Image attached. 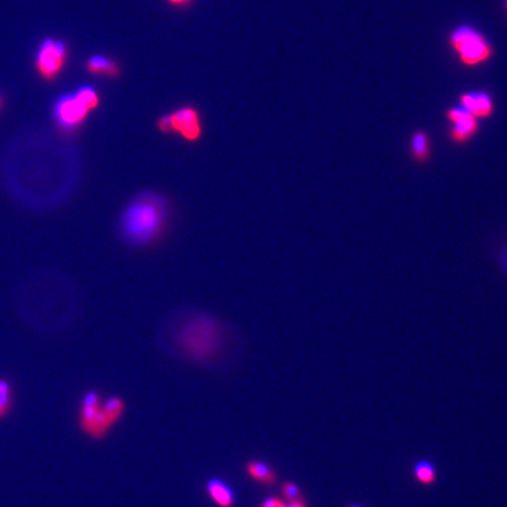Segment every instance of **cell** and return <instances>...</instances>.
I'll list each match as a JSON object with an SVG mask.
<instances>
[{
    "label": "cell",
    "instance_id": "8",
    "mask_svg": "<svg viewBox=\"0 0 507 507\" xmlns=\"http://www.w3.org/2000/svg\"><path fill=\"white\" fill-rule=\"evenodd\" d=\"M90 110L88 105L77 94L72 97L63 98L61 100L58 101L56 117L59 124L63 127H74L85 120Z\"/></svg>",
    "mask_w": 507,
    "mask_h": 507
},
{
    "label": "cell",
    "instance_id": "6",
    "mask_svg": "<svg viewBox=\"0 0 507 507\" xmlns=\"http://www.w3.org/2000/svg\"><path fill=\"white\" fill-rule=\"evenodd\" d=\"M447 120L452 125L450 139L457 145L466 144L478 133L479 124L477 117L463 107H452L446 112Z\"/></svg>",
    "mask_w": 507,
    "mask_h": 507
},
{
    "label": "cell",
    "instance_id": "2",
    "mask_svg": "<svg viewBox=\"0 0 507 507\" xmlns=\"http://www.w3.org/2000/svg\"><path fill=\"white\" fill-rule=\"evenodd\" d=\"M177 347L189 360L207 362L217 355L222 333L217 320L206 315L190 317L175 334Z\"/></svg>",
    "mask_w": 507,
    "mask_h": 507
},
{
    "label": "cell",
    "instance_id": "3",
    "mask_svg": "<svg viewBox=\"0 0 507 507\" xmlns=\"http://www.w3.org/2000/svg\"><path fill=\"white\" fill-rule=\"evenodd\" d=\"M126 404L120 397L108 398L103 403L95 391L85 394L79 409V425L84 434L95 441L106 437L110 429L120 422Z\"/></svg>",
    "mask_w": 507,
    "mask_h": 507
},
{
    "label": "cell",
    "instance_id": "14",
    "mask_svg": "<svg viewBox=\"0 0 507 507\" xmlns=\"http://www.w3.org/2000/svg\"><path fill=\"white\" fill-rule=\"evenodd\" d=\"M414 477L417 481L424 485H430L436 479V470L432 463L427 461H422L414 465Z\"/></svg>",
    "mask_w": 507,
    "mask_h": 507
},
{
    "label": "cell",
    "instance_id": "13",
    "mask_svg": "<svg viewBox=\"0 0 507 507\" xmlns=\"http://www.w3.org/2000/svg\"><path fill=\"white\" fill-rule=\"evenodd\" d=\"M87 68L93 74H106L110 77H115L119 74L117 65L103 57H93L87 61Z\"/></svg>",
    "mask_w": 507,
    "mask_h": 507
},
{
    "label": "cell",
    "instance_id": "16",
    "mask_svg": "<svg viewBox=\"0 0 507 507\" xmlns=\"http://www.w3.org/2000/svg\"><path fill=\"white\" fill-rule=\"evenodd\" d=\"M0 399L12 403L10 384L1 380H0Z\"/></svg>",
    "mask_w": 507,
    "mask_h": 507
},
{
    "label": "cell",
    "instance_id": "20",
    "mask_svg": "<svg viewBox=\"0 0 507 507\" xmlns=\"http://www.w3.org/2000/svg\"><path fill=\"white\" fill-rule=\"evenodd\" d=\"M288 507H307L305 503H304L303 499H300V501H291L288 503Z\"/></svg>",
    "mask_w": 507,
    "mask_h": 507
},
{
    "label": "cell",
    "instance_id": "11",
    "mask_svg": "<svg viewBox=\"0 0 507 507\" xmlns=\"http://www.w3.org/2000/svg\"><path fill=\"white\" fill-rule=\"evenodd\" d=\"M410 154L414 162L427 164L431 159V141L427 132L416 130L410 140Z\"/></svg>",
    "mask_w": 507,
    "mask_h": 507
},
{
    "label": "cell",
    "instance_id": "12",
    "mask_svg": "<svg viewBox=\"0 0 507 507\" xmlns=\"http://www.w3.org/2000/svg\"><path fill=\"white\" fill-rule=\"evenodd\" d=\"M246 472L254 481L264 486H273L277 481L274 469L263 461H248L246 464Z\"/></svg>",
    "mask_w": 507,
    "mask_h": 507
},
{
    "label": "cell",
    "instance_id": "4",
    "mask_svg": "<svg viewBox=\"0 0 507 507\" xmlns=\"http://www.w3.org/2000/svg\"><path fill=\"white\" fill-rule=\"evenodd\" d=\"M450 43L465 66L474 67L490 61L492 47L486 38L471 26H459L451 33Z\"/></svg>",
    "mask_w": 507,
    "mask_h": 507
},
{
    "label": "cell",
    "instance_id": "23",
    "mask_svg": "<svg viewBox=\"0 0 507 507\" xmlns=\"http://www.w3.org/2000/svg\"><path fill=\"white\" fill-rule=\"evenodd\" d=\"M349 507H360V506H357V505H352V506H349Z\"/></svg>",
    "mask_w": 507,
    "mask_h": 507
},
{
    "label": "cell",
    "instance_id": "10",
    "mask_svg": "<svg viewBox=\"0 0 507 507\" xmlns=\"http://www.w3.org/2000/svg\"><path fill=\"white\" fill-rule=\"evenodd\" d=\"M206 490L211 501L219 507H233L235 504V496L231 486L219 478L208 481Z\"/></svg>",
    "mask_w": 507,
    "mask_h": 507
},
{
    "label": "cell",
    "instance_id": "17",
    "mask_svg": "<svg viewBox=\"0 0 507 507\" xmlns=\"http://www.w3.org/2000/svg\"><path fill=\"white\" fill-rule=\"evenodd\" d=\"M284 501H282L281 498L271 497L267 498V499L260 505V507H282Z\"/></svg>",
    "mask_w": 507,
    "mask_h": 507
},
{
    "label": "cell",
    "instance_id": "24",
    "mask_svg": "<svg viewBox=\"0 0 507 507\" xmlns=\"http://www.w3.org/2000/svg\"><path fill=\"white\" fill-rule=\"evenodd\" d=\"M505 5H506V10H507V0L505 1Z\"/></svg>",
    "mask_w": 507,
    "mask_h": 507
},
{
    "label": "cell",
    "instance_id": "7",
    "mask_svg": "<svg viewBox=\"0 0 507 507\" xmlns=\"http://www.w3.org/2000/svg\"><path fill=\"white\" fill-rule=\"evenodd\" d=\"M159 127L164 132H169V130L179 132L187 140L195 141L200 137L201 128L199 117L197 112L190 108H184L170 117L161 119Z\"/></svg>",
    "mask_w": 507,
    "mask_h": 507
},
{
    "label": "cell",
    "instance_id": "19",
    "mask_svg": "<svg viewBox=\"0 0 507 507\" xmlns=\"http://www.w3.org/2000/svg\"><path fill=\"white\" fill-rule=\"evenodd\" d=\"M501 264L503 271H504L505 274L507 275V244L504 249H503V251H501Z\"/></svg>",
    "mask_w": 507,
    "mask_h": 507
},
{
    "label": "cell",
    "instance_id": "15",
    "mask_svg": "<svg viewBox=\"0 0 507 507\" xmlns=\"http://www.w3.org/2000/svg\"><path fill=\"white\" fill-rule=\"evenodd\" d=\"M282 496H283L286 501H288V503L303 499L302 493H300V487L295 485L294 483H291V481H286L282 485Z\"/></svg>",
    "mask_w": 507,
    "mask_h": 507
},
{
    "label": "cell",
    "instance_id": "18",
    "mask_svg": "<svg viewBox=\"0 0 507 507\" xmlns=\"http://www.w3.org/2000/svg\"><path fill=\"white\" fill-rule=\"evenodd\" d=\"M11 407H12V403H9V402L1 401V399H0V418H4L9 414Z\"/></svg>",
    "mask_w": 507,
    "mask_h": 507
},
{
    "label": "cell",
    "instance_id": "1",
    "mask_svg": "<svg viewBox=\"0 0 507 507\" xmlns=\"http://www.w3.org/2000/svg\"><path fill=\"white\" fill-rule=\"evenodd\" d=\"M169 207L160 194L144 192L134 197L121 214L119 228L126 244L146 247L160 239L167 227Z\"/></svg>",
    "mask_w": 507,
    "mask_h": 507
},
{
    "label": "cell",
    "instance_id": "9",
    "mask_svg": "<svg viewBox=\"0 0 507 507\" xmlns=\"http://www.w3.org/2000/svg\"><path fill=\"white\" fill-rule=\"evenodd\" d=\"M461 106L477 119H487L494 112L493 101L485 92H467L459 98Z\"/></svg>",
    "mask_w": 507,
    "mask_h": 507
},
{
    "label": "cell",
    "instance_id": "21",
    "mask_svg": "<svg viewBox=\"0 0 507 507\" xmlns=\"http://www.w3.org/2000/svg\"><path fill=\"white\" fill-rule=\"evenodd\" d=\"M172 1H174V3H181V1H184V0H172Z\"/></svg>",
    "mask_w": 507,
    "mask_h": 507
},
{
    "label": "cell",
    "instance_id": "22",
    "mask_svg": "<svg viewBox=\"0 0 507 507\" xmlns=\"http://www.w3.org/2000/svg\"><path fill=\"white\" fill-rule=\"evenodd\" d=\"M1 104H3V101H1V97H0V107H1Z\"/></svg>",
    "mask_w": 507,
    "mask_h": 507
},
{
    "label": "cell",
    "instance_id": "5",
    "mask_svg": "<svg viewBox=\"0 0 507 507\" xmlns=\"http://www.w3.org/2000/svg\"><path fill=\"white\" fill-rule=\"evenodd\" d=\"M66 56V47L63 43L54 39H46L41 43L36 57L38 73L45 80H52L63 70Z\"/></svg>",
    "mask_w": 507,
    "mask_h": 507
}]
</instances>
